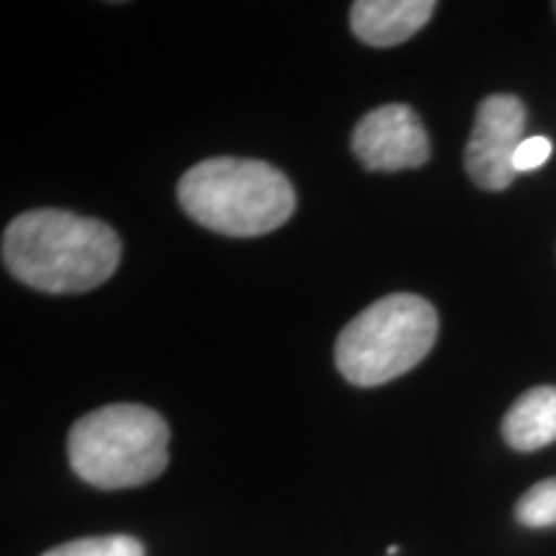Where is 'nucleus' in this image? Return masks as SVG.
<instances>
[{"label":"nucleus","instance_id":"nucleus-2","mask_svg":"<svg viewBox=\"0 0 556 556\" xmlns=\"http://www.w3.org/2000/svg\"><path fill=\"white\" fill-rule=\"evenodd\" d=\"M178 201L197 225L227 238H258L287 225L294 186L274 165L245 157H212L178 184Z\"/></svg>","mask_w":556,"mask_h":556},{"label":"nucleus","instance_id":"nucleus-11","mask_svg":"<svg viewBox=\"0 0 556 556\" xmlns=\"http://www.w3.org/2000/svg\"><path fill=\"white\" fill-rule=\"evenodd\" d=\"M554 152V144L548 137H526L523 144H520L518 152H516V170L518 176L520 173H531V170H539L541 165L548 163V157H552Z\"/></svg>","mask_w":556,"mask_h":556},{"label":"nucleus","instance_id":"nucleus-12","mask_svg":"<svg viewBox=\"0 0 556 556\" xmlns=\"http://www.w3.org/2000/svg\"><path fill=\"white\" fill-rule=\"evenodd\" d=\"M397 554H400V546L397 544H392V546L387 548V556H397Z\"/></svg>","mask_w":556,"mask_h":556},{"label":"nucleus","instance_id":"nucleus-1","mask_svg":"<svg viewBox=\"0 0 556 556\" xmlns=\"http://www.w3.org/2000/svg\"><path fill=\"white\" fill-rule=\"evenodd\" d=\"M3 263L26 287L80 294L114 276L122 242L106 222L62 208L18 214L3 232Z\"/></svg>","mask_w":556,"mask_h":556},{"label":"nucleus","instance_id":"nucleus-10","mask_svg":"<svg viewBox=\"0 0 556 556\" xmlns=\"http://www.w3.org/2000/svg\"><path fill=\"white\" fill-rule=\"evenodd\" d=\"M41 556H144V546L135 536L114 533V536L67 541Z\"/></svg>","mask_w":556,"mask_h":556},{"label":"nucleus","instance_id":"nucleus-5","mask_svg":"<svg viewBox=\"0 0 556 556\" xmlns=\"http://www.w3.org/2000/svg\"><path fill=\"white\" fill-rule=\"evenodd\" d=\"M526 106L518 96L495 93L479 103L464 168L484 191H505L518 176L516 152L526 139Z\"/></svg>","mask_w":556,"mask_h":556},{"label":"nucleus","instance_id":"nucleus-7","mask_svg":"<svg viewBox=\"0 0 556 556\" xmlns=\"http://www.w3.org/2000/svg\"><path fill=\"white\" fill-rule=\"evenodd\" d=\"M433 11V0H356L351 29L364 45L394 47L420 31Z\"/></svg>","mask_w":556,"mask_h":556},{"label":"nucleus","instance_id":"nucleus-9","mask_svg":"<svg viewBox=\"0 0 556 556\" xmlns=\"http://www.w3.org/2000/svg\"><path fill=\"white\" fill-rule=\"evenodd\" d=\"M516 520L526 528H556V477L536 482L518 500Z\"/></svg>","mask_w":556,"mask_h":556},{"label":"nucleus","instance_id":"nucleus-8","mask_svg":"<svg viewBox=\"0 0 556 556\" xmlns=\"http://www.w3.org/2000/svg\"><path fill=\"white\" fill-rule=\"evenodd\" d=\"M507 446L531 454L556 443V387H533L503 417Z\"/></svg>","mask_w":556,"mask_h":556},{"label":"nucleus","instance_id":"nucleus-3","mask_svg":"<svg viewBox=\"0 0 556 556\" xmlns=\"http://www.w3.org/2000/svg\"><path fill=\"white\" fill-rule=\"evenodd\" d=\"M170 428L144 405H106L80 417L67 435L70 467L99 490L142 486L168 467Z\"/></svg>","mask_w":556,"mask_h":556},{"label":"nucleus","instance_id":"nucleus-4","mask_svg":"<svg viewBox=\"0 0 556 556\" xmlns=\"http://www.w3.org/2000/svg\"><path fill=\"white\" fill-rule=\"evenodd\" d=\"M438 338V312L417 294H389L340 330L336 366L356 387H379L428 356Z\"/></svg>","mask_w":556,"mask_h":556},{"label":"nucleus","instance_id":"nucleus-6","mask_svg":"<svg viewBox=\"0 0 556 556\" xmlns=\"http://www.w3.org/2000/svg\"><path fill=\"white\" fill-rule=\"evenodd\" d=\"M351 148L358 163L374 173L420 168L430 157L428 131L405 103L368 111L353 129Z\"/></svg>","mask_w":556,"mask_h":556},{"label":"nucleus","instance_id":"nucleus-13","mask_svg":"<svg viewBox=\"0 0 556 556\" xmlns=\"http://www.w3.org/2000/svg\"><path fill=\"white\" fill-rule=\"evenodd\" d=\"M554 13H556V3H554Z\"/></svg>","mask_w":556,"mask_h":556}]
</instances>
